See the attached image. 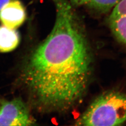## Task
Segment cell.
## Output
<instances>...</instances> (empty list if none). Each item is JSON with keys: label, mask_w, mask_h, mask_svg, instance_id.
<instances>
[{"label": "cell", "mask_w": 126, "mask_h": 126, "mask_svg": "<svg viewBox=\"0 0 126 126\" xmlns=\"http://www.w3.org/2000/svg\"><path fill=\"white\" fill-rule=\"evenodd\" d=\"M35 123L27 105L19 98L5 101L0 107V126H32Z\"/></svg>", "instance_id": "3957f363"}, {"label": "cell", "mask_w": 126, "mask_h": 126, "mask_svg": "<svg viewBox=\"0 0 126 126\" xmlns=\"http://www.w3.org/2000/svg\"><path fill=\"white\" fill-rule=\"evenodd\" d=\"M123 4L126 9V0ZM108 24L114 36L126 49V16L108 19Z\"/></svg>", "instance_id": "8992f818"}, {"label": "cell", "mask_w": 126, "mask_h": 126, "mask_svg": "<svg viewBox=\"0 0 126 126\" xmlns=\"http://www.w3.org/2000/svg\"><path fill=\"white\" fill-rule=\"evenodd\" d=\"M20 36L16 30L2 25L0 26V52L6 53L17 48L20 42Z\"/></svg>", "instance_id": "5b68a950"}, {"label": "cell", "mask_w": 126, "mask_h": 126, "mask_svg": "<svg viewBox=\"0 0 126 126\" xmlns=\"http://www.w3.org/2000/svg\"><path fill=\"white\" fill-rule=\"evenodd\" d=\"M73 7H80L83 5H86L89 0H69Z\"/></svg>", "instance_id": "ba28073f"}, {"label": "cell", "mask_w": 126, "mask_h": 126, "mask_svg": "<svg viewBox=\"0 0 126 126\" xmlns=\"http://www.w3.org/2000/svg\"><path fill=\"white\" fill-rule=\"evenodd\" d=\"M122 0H89L86 6L101 13L111 11Z\"/></svg>", "instance_id": "52a82bcc"}, {"label": "cell", "mask_w": 126, "mask_h": 126, "mask_svg": "<svg viewBox=\"0 0 126 126\" xmlns=\"http://www.w3.org/2000/svg\"><path fill=\"white\" fill-rule=\"evenodd\" d=\"M54 26L23 65L21 81L32 105L42 112L62 113L84 99L94 60L84 25L69 0H52Z\"/></svg>", "instance_id": "6da1fadb"}, {"label": "cell", "mask_w": 126, "mask_h": 126, "mask_svg": "<svg viewBox=\"0 0 126 126\" xmlns=\"http://www.w3.org/2000/svg\"><path fill=\"white\" fill-rule=\"evenodd\" d=\"M10 0H0V9L2 8V7L9 2Z\"/></svg>", "instance_id": "9c48e42d"}, {"label": "cell", "mask_w": 126, "mask_h": 126, "mask_svg": "<svg viewBox=\"0 0 126 126\" xmlns=\"http://www.w3.org/2000/svg\"><path fill=\"white\" fill-rule=\"evenodd\" d=\"M26 18V10L19 0H10L0 9V22L9 29L16 30L23 24Z\"/></svg>", "instance_id": "277c9868"}, {"label": "cell", "mask_w": 126, "mask_h": 126, "mask_svg": "<svg viewBox=\"0 0 126 126\" xmlns=\"http://www.w3.org/2000/svg\"><path fill=\"white\" fill-rule=\"evenodd\" d=\"M126 122V94L109 91L99 95L75 122L76 126H119Z\"/></svg>", "instance_id": "7a4b0ae2"}]
</instances>
